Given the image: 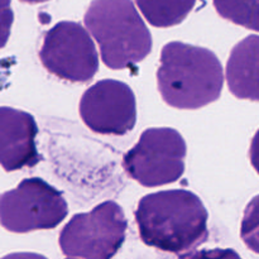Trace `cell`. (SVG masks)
<instances>
[{
    "label": "cell",
    "mask_w": 259,
    "mask_h": 259,
    "mask_svg": "<svg viewBox=\"0 0 259 259\" xmlns=\"http://www.w3.org/2000/svg\"><path fill=\"white\" fill-rule=\"evenodd\" d=\"M80 115L95 133L123 136L136 125V96L121 81L101 80L83 93Z\"/></svg>",
    "instance_id": "ba28073f"
},
{
    "label": "cell",
    "mask_w": 259,
    "mask_h": 259,
    "mask_svg": "<svg viewBox=\"0 0 259 259\" xmlns=\"http://www.w3.org/2000/svg\"><path fill=\"white\" fill-rule=\"evenodd\" d=\"M136 3L152 25L167 28L180 24L194 9L196 0H136Z\"/></svg>",
    "instance_id": "8fae6325"
},
{
    "label": "cell",
    "mask_w": 259,
    "mask_h": 259,
    "mask_svg": "<svg viewBox=\"0 0 259 259\" xmlns=\"http://www.w3.org/2000/svg\"><path fill=\"white\" fill-rule=\"evenodd\" d=\"M85 25L100 47L104 63L113 70L137 65L151 53V32L132 0H93Z\"/></svg>",
    "instance_id": "3957f363"
},
{
    "label": "cell",
    "mask_w": 259,
    "mask_h": 259,
    "mask_svg": "<svg viewBox=\"0 0 259 259\" xmlns=\"http://www.w3.org/2000/svg\"><path fill=\"white\" fill-rule=\"evenodd\" d=\"M68 206L58 190L42 179H25L0 195V225L13 233L53 229L67 215Z\"/></svg>",
    "instance_id": "8992f818"
},
{
    "label": "cell",
    "mask_w": 259,
    "mask_h": 259,
    "mask_svg": "<svg viewBox=\"0 0 259 259\" xmlns=\"http://www.w3.org/2000/svg\"><path fill=\"white\" fill-rule=\"evenodd\" d=\"M10 3L12 0H0V48L7 45L14 22V13Z\"/></svg>",
    "instance_id": "4fadbf2b"
},
{
    "label": "cell",
    "mask_w": 259,
    "mask_h": 259,
    "mask_svg": "<svg viewBox=\"0 0 259 259\" xmlns=\"http://www.w3.org/2000/svg\"><path fill=\"white\" fill-rule=\"evenodd\" d=\"M126 227L121 207L105 201L71 218L60 234V247L71 258L111 259L125 240Z\"/></svg>",
    "instance_id": "277c9868"
},
{
    "label": "cell",
    "mask_w": 259,
    "mask_h": 259,
    "mask_svg": "<svg viewBox=\"0 0 259 259\" xmlns=\"http://www.w3.org/2000/svg\"><path fill=\"white\" fill-rule=\"evenodd\" d=\"M157 82L169 106L199 109L219 99L224 75L222 63L210 50L171 42L162 50Z\"/></svg>",
    "instance_id": "7a4b0ae2"
},
{
    "label": "cell",
    "mask_w": 259,
    "mask_h": 259,
    "mask_svg": "<svg viewBox=\"0 0 259 259\" xmlns=\"http://www.w3.org/2000/svg\"><path fill=\"white\" fill-rule=\"evenodd\" d=\"M39 57L48 72L72 82L95 76L99 57L88 30L75 22H60L45 34Z\"/></svg>",
    "instance_id": "52a82bcc"
},
{
    "label": "cell",
    "mask_w": 259,
    "mask_h": 259,
    "mask_svg": "<svg viewBox=\"0 0 259 259\" xmlns=\"http://www.w3.org/2000/svg\"><path fill=\"white\" fill-rule=\"evenodd\" d=\"M181 259H242L235 250L233 249H204L197 252H190L182 254Z\"/></svg>",
    "instance_id": "5bb4252c"
},
{
    "label": "cell",
    "mask_w": 259,
    "mask_h": 259,
    "mask_svg": "<svg viewBox=\"0 0 259 259\" xmlns=\"http://www.w3.org/2000/svg\"><path fill=\"white\" fill-rule=\"evenodd\" d=\"M186 153V142L179 132L172 128H151L126 152L123 167L143 186H163L181 179Z\"/></svg>",
    "instance_id": "5b68a950"
},
{
    "label": "cell",
    "mask_w": 259,
    "mask_h": 259,
    "mask_svg": "<svg viewBox=\"0 0 259 259\" xmlns=\"http://www.w3.org/2000/svg\"><path fill=\"white\" fill-rule=\"evenodd\" d=\"M227 80L237 98L258 100V35H249L233 48L227 65Z\"/></svg>",
    "instance_id": "30bf717a"
},
{
    "label": "cell",
    "mask_w": 259,
    "mask_h": 259,
    "mask_svg": "<svg viewBox=\"0 0 259 259\" xmlns=\"http://www.w3.org/2000/svg\"><path fill=\"white\" fill-rule=\"evenodd\" d=\"M22 2H25V3H43V2H47V0H22Z\"/></svg>",
    "instance_id": "2e32d148"
},
{
    "label": "cell",
    "mask_w": 259,
    "mask_h": 259,
    "mask_svg": "<svg viewBox=\"0 0 259 259\" xmlns=\"http://www.w3.org/2000/svg\"><path fill=\"white\" fill-rule=\"evenodd\" d=\"M206 209L187 190L161 191L144 196L136 210L142 240L149 247L182 255L206 242Z\"/></svg>",
    "instance_id": "6da1fadb"
},
{
    "label": "cell",
    "mask_w": 259,
    "mask_h": 259,
    "mask_svg": "<svg viewBox=\"0 0 259 259\" xmlns=\"http://www.w3.org/2000/svg\"><path fill=\"white\" fill-rule=\"evenodd\" d=\"M34 118L18 109L0 108V166L7 172L33 167L40 161Z\"/></svg>",
    "instance_id": "9c48e42d"
},
{
    "label": "cell",
    "mask_w": 259,
    "mask_h": 259,
    "mask_svg": "<svg viewBox=\"0 0 259 259\" xmlns=\"http://www.w3.org/2000/svg\"><path fill=\"white\" fill-rule=\"evenodd\" d=\"M2 259H47L43 255L37 254V253H12V254H8Z\"/></svg>",
    "instance_id": "9a60e30c"
},
{
    "label": "cell",
    "mask_w": 259,
    "mask_h": 259,
    "mask_svg": "<svg viewBox=\"0 0 259 259\" xmlns=\"http://www.w3.org/2000/svg\"><path fill=\"white\" fill-rule=\"evenodd\" d=\"M214 5L224 19L254 32L258 30V0H214Z\"/></svg>",
    "instance_id": "7c38bea8"
},
{
    "label": "cell",
    "mask_w": 259,
    "mask_h": 259,
    "mask_svg": "<svg viewBox=\"0 0 259 259\" xmlns=\"http://www.w3.org/2000/svg\"><path fill=\"white\" fill-rule=\"evenodd\" d=\"M66 259H78V258H66Z\"/></svg>",
    "instance_id": "e0dca14e"
}]
</instances>
